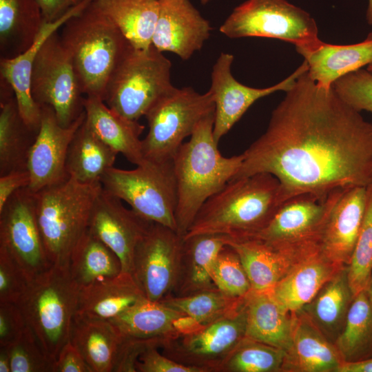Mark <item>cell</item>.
<instances>
[{
  "label": "cell",
  "instance_id": "cell-1",
  "mask_svg": "<svg viewBox=\"0 0 372 372\" xmlns=\"http://www.w3.org/2000/svg\"><path fill=\"white\" fill-rule=\"evenodd\" d=\"M307 71L285 92L266 131L242 153L233 178L271 174L287 198L326 196L372 183V123L333 87L318 86Z\"/></svg>",
  "mask_w": 372,
  "mask_h": 372
},
{
  "label": "cell",
  "instance_id": "cell-2",
  "mask_svg": "<svg viewBox=\"0 0 372 372\" xmlns=\"http://www.w3.org/2000/svg\"><path fill=\"white\" fill-rule=\"evenodd\" d=\"M287 199L281 183L271 174L232 178L205 201L183 238L199 234L251 237L268 225Z\"/></svg>",
  "mask_w": 372,
  "mask_h": 372
},
{
  "label": "cell",
  "instance_id": "cell-3",
  "mask_svg": "<svg viewBox=\"0 0 372 372\" xmlns=\"http://www.w3.org/2000/svg\"><path fill=\"white\" fill-rule=\"evenodd\" d=\"M214 112L198 124L172 159L176 232L183 237L203 205L237 174L243 160L242 154L225 157L220 152L213 134Z\"/></svg>",
  "mask_w": 372,
  "mask_h": 372
},
{
  "label": "cell",
  "instance_id": "cell-4",
  "mask_svg": "<svg viewBox=\"0 0 372 372\" xmlns=\"http://www.w3.org/2000/svg\"><path fill=\"white\" fill-rule=\"evenodd\" d=\"M61 28L62 44L84 95L103 100L111 75L132 46L95 0Z\"/></svg>",
  "mask_w": 372,
  "mask_h": 372
},
{
  "label": "cell",
  "instance_id": "cell-5",
  "mask_svg": "<svg viewBox=\"0 0 372 372\" xmlns=\"http://www.w3.org/2000/svg\"><path fill=\"white\" fill-rule=\"evenodd\" d=\"M102 188L101 182L82 183L69 177L34 193L37 221L52 265H68L74 249L88 230Z\"/></svg>",
  "mask_w": 372,
  "mask_h": 372
},
{
  "label": "cell",
  "instance_id": "cell-6",
  "mask_svg": "<svg viewBox=\"0 0 372 372\" xmlns=\"http://www.w3.org/2000/svg\"><path fill=\"white\" fill-rule=\"evenodd\" d=\"M79 291L68 265H52L30 282L17 303L26 325L54 362L70 340Z\"/></svg>",
  "mask_w": 372,
  "mask_h": 372
},
{
  "label": "cell",
  "instance_id": "cell-7",
  "mask_svg": "<svg viewBox=\"0 0 372 372\" xmlns=\"http://www.w3.org/2000/svg\"><path fill=\"white\" fill-rule=\"evenodd\" d=\"M171 68V61L154 46L147 49L132 47L111 75L104 102L121 116L138 121L174 88Z\"/></svg>",
  "mask_w": 372,
  "mask_h": 372
},
{
  "label": "cell",
  "instance_id": "cell-8",
  "mask_svg": "<svg viewBox=\"0 0 372 372\" xmlns=\"http://www.w3.org/2000/svg\"><path fill=\"white\" fill-rule=\"evenodd\" d=\"M214 112L210 90L200 94L191 87H174L145 115L149 127L147 134L141 140L145 159L157 163L172 161L184 139Z\"/></svg>",
  "mask_w": 372,
  "mask_h": 372
},
{
  "label": "cell",
  "instance_id": "cell-9",
  "mask_svg": "<svg viewBox=\"0 0 372 372\" xmlns=\"http://www.w3.org/2000/svg\"><path fill=\"white\" fill-rule=\"evenodd\" d=\"M220 32L229 38L280 39L293 44L301 55L322 42L314 19L286 0H247L234 9Z\"/></svg>",
  "mask_w": 372,
  "mask_h": 372
},
{
  "label": "cell",
  "instance_id": "cell-10",
  "mask_svg": "<svg viewBox=\"0 0 372 372\" xmlns=\"http://www.w3.org/2000/svg\"><path fill=\"white\" fill-rule=\"evenodd\" d=\"M100 182L105 192L127 203L143 218L176 231L177 194L172 161H147L130 170L112 167Z\"/></svg>",
  "mask_w": 372,
  "mask_h": 372
},
{
  "label": "cell",
  "instance_id": "cell-11",
  "mask_svg": "<svg viewBox=\"0 0 372 372\" xmlns=\"http://www.w3.org/2000/svg\"><path fill=\"white\" fill-rule=\"evenodd\" d=\"M31 93L39 105L50 106L59 124L70 126L84 112L85 95L58 31L43 43L34 60Z\"/></svg>",
  "mask_w": 372,
  "mask_h": 372
},
{
  "label": "cell",
  "instance_id": "cell-12",
  "mask_svg": "<svg viewBox=\"0 0 372 372\" xmlns=\"http://www.w3.org/2000/svg\"><path fill=\"white\" fill-rule=\"evenodd\" d=\"M245 298L234 312L204 324L198 331L164 340L160 348L168 358L199 372H219L231 351L245 337Z\"/></svg>",
  "mask_w": 372,
  "mask_h": 372
},
{
  "label": "cell",
  "instance_id": "cell-13",
  "mask_svg": "<svg viewBox=\"0 0 372 372\" xmlns=\"http://www.w3.org/2000/svg\"><path fill=\"white\" fill-rule=\"evenodd\" d=\"M183 237L175 230L153 223L137 244L130 273L145 298L160 301L175 287Z\"/></svg>",
  "mask_w": 372,
  "mask_h": 372
},
{
  "label": "cell",
  "instance_id": "cell-14",
  "mask_svg": "<svg viewBox=\"0 0 372 372\" xmlns=\"http://www.w3.org/2000/svg\"><path fill=\"white\" fill-rule=\"evenodd\" d=\"M0 247L30 280L52 265L37 221L34 193L28 187L14 193L0 210Z\"/></svg>",
  "mask_w": 372,
  "mask_h": 372
},
{
  "label": "cell",
  "instance_id": "cell-15",
  "mask_svg": "<svg viewBox=\"0 0 372 372\" xmlns=\"http://www.w3.org/2000/svg\"><path fill=\"white\" fill-rule=\"evenodd\" d=\"M233 61L231 54L222 52L211 72L209 90L215 104L213 134L217 143L257 100L278 91L287 92L297 78L308 70V64L304 60L290 76L278 83L268 87L254 88L242 84L233 76L231 70Z\"/></svg>",
  "mask_w": 372,
  "mask_h": 372
},
{
  "label": "cell",
  "instance_id": "cell-16",
  "mask_svg": "<svg viewBox=\"0 0 372 372\" xmlns=\"http://www.w3.org/2000/svg\"><path fill=\"white\" fill-rule=\"evenodd\" d=\"M343 189L326 196L305 193L288 198L268 225L251 237L274 245L319 242L329 214Z\"/></svg>",
  "mask_w": 372,
  "mask_h": 372
},
{
  "label": "cell",
  "instance_id": "cell-17",
  "mask_svg": "<svg viewBox=\"0 0 372 372\" xmlns=\"http://www.w3.org/2000/svg\"><path fill=\"white\" fill-rule=\"evenodd\" d=\"M40 107V127L30 148L27 165L30 174L28 187L33 193L69 178L66 170L69 146L85 118L84 111L70 126L63 127L59 124L50 106Z\"/></svg>",
  "mask_w": 372,
  "mask_h": 372
},
{
  "label": "cell",
  "instance_id": "cell-18",
  "mask_svg": "<svg viewBox=\"0 0 372 372\" xmlns=\"http://www.w3.org/2000/svg\"><path fill=\"white\" fill-rule=\"evenodd\" d=\"M153 223L102 188L92 209L88 231L117 256L121 271L130 273L135 248Z\"/></svg>",
  "mask_w": 372,
  "mask_h": 372
},
{
  "label": "cell",
  "instance_id": "cell-19",
  "mask_svg": "<svg viewBox=\"0 0 372 372\" xmlns=\"http://www.w3.org/2000/svg\"><path fill=\"white\" fill-rule=\"evenodd\" d=\"M316 242L274 245L255 238H231L226 245L238 255L251 289L268 291Z\"/></svg>",
  "mask_w": 372,
  "mask_h": 372
},
{
  "label": "cell",
  "instance_id": "cell-20",
  "mask_svg": "<svg viewBox=\"0 0 372 372\" xmlns=\"http://www.w3.org/2000/svg\"><path fill=\"white\" fill-rule=\"evenodd\" d=\"M159 10L152 45L183 60L200 50L211 28L189 0H158Z\"/></svg>",
  "mask_w": 372,
  "mask_h": 372
},
{
  "label": "cell",
  "instance_id": "cell-21",
  "mask_svg": "<svg viewBox=\"0 0 372 372\" xmlns=\"http://www.w3.org/2000/svg\"><path fill=\"white\" fill-rule=\"evenodd\" d=\"M367 187L344 189L322 229L319 245L331 261L348 266L364 221Z\"/></svg>",
  "mask_w": 372,
  "mask_h": 372
},
{
  "label": "cell",
  "instance_id": "cell-22",
  "mask_svg": "<svg viewBox=\"0 0 372 372\" xmlns=\"http://www.w3.org/2000/svg\"><path fill=\"white\" fill-rule=\"evenodd\" d=\"M343 267L329 260L316 243L268 292L284 309L296 313Z\"/></svg>",
  "mask_w": 372,
  "mask_h": 372
},
{
  "label": "cell",
  "instance_id": "cell-23",
  "mask_svg": "<svg viewBox=\"0 0 372 372\" xmlns=\"http://www.w3.org/2000/svg\"><path fill=\"white\" fill-rule=\"evenodd\" d=\"M92 0L74 8L52 22H44L33 43L25 52L11 59L0 58V79L8 83L14 90L19 113L27 125L39 132L41 108L31 93V76L34 60L45 41L58 31L72 16L79 13Z\"/></svg>",
  "mask_w": 372,
  "mask_h": 372
},
{
  "label": "cell",
  "instance_id": "cell-24",
  "mask_svg": "<svg viewBox=\"0 0 372 372\" xmlns=\"http://www.w3.org/2000/svg\"><path fill=\"white\" fill-rule=\"evenodd\" d=\"M343 362L335 345L302 310L295 313L291 345L282 371L337 372Z\"/></svg>",
  "mask_w": 372,
  "mask_h": 372
},
{
  "label": "cell",
  "instance_id": "cell-25",
  "mask_svg": "<svg viewBox=\"0 0 372 372\" xmlns=\"http://www.w3.org/2000/svg\"><path fill=\"white\" fill-rule=\"evenodd\" d=\"M84 111L85 122L104 143L136 166L147 161L140 139L145 127L138 121L121 116L97 96H85Z\"/></svg>",
  "mask_w": 372,
  "mask_h": 372
},
{
  "label": "cell",
  "instance_id": "cell-26",
  "mask_svg": "<svg viewBox=\"0 0 372 372\" xmlns=\"http://www.w3.org/2000/svg\"><path fill=\"white\" fill-rule=\"evenodd\" d=\"M245 336L282 349L291 345L295 313L284 309L268 291L251 290L245 296Z\"/></svg>",
  "mask_w": 372,
  "mask_h": 372
},
{
  "label": "cell",
  "instance_id": "cell-27",
  "mask_svg": "<svg viewBox=\"0 0 372 372\" xmlns=\"http://www.w3.org/2000/svg\"><path fill=\"white\" fill-rule=\"evenodd\" d=\"M37 133L22 118L11 85L0 79V176L28 169L29 152Z\"/></svg>",
  "mask_w": 372,
  "mask_h": 372
},
{
  "label": "cell",
  "instance_id": "cell-28",
  "mask_svg": "<svg viewBox=\"0 0 372 372\" xmlns=\"http://www.w3.org/2000/svg\"><path fill=\"white\" fill-rule=\"evenodd\" d=\"M145 298L132 274L121 271L80 289L76 312L110 321Z\"/></svg>",
  "mask_w": 372,
  "mask_h": 372
},
{
  "label": "cell",
  "instance_id": "cell-29",
  "mask_svg": "<svg viewBox=\"0 0 372 372\" xmlns=\"http://www.w3.org/2000/svg\"><path fill=\"white\" fill-rule=\"evenodd\" d=\"M227 238L220 234H199L183 238L173 296H185L216 287L211 278V268L219 252L226 245Z\"/></svg>",
  "mask_w": 372,
  "mask_h": 372
},
{
  "label": "cell",
  "instance_id": "cell-30",
  "mask_svg": "<svg viewBox=\"0 0 372 372\" xmlns=\"http://www.w3.org/2000/svg\"><path fill=\"white\" fill-rule=\"evenodd\" d=\"M302 56L308 64L309 77L318 86L329 89L339 78L372 63V39L351 45L322 41Z\"/></svg>",
  "mask_w": 372,
  "mask_h": 372
},
{
  "label": "cell",
  "instance_id": "cell-31",
  "mask_svg": "<svg viewBox=\"0 0 372 372\" xmlns=\"http://www.w3.org/2000/svg\"><path fill=\"white\" fill-rule=\"evenodd\" d=\"M44 22L38 0H0V58L25 52Z\"/></svg>",
  "mask_w": 372,
  "mask_h": 372
},
{
  "label": "cell",
  "instance_id": "cell-32",
  "mask_svg": "<svg viewBox=\"0 0 372 372\" xmlns=\"http://www.w3.org/2000/svg\"><path fill=\"white\" fill-rule=\"evenodd\" d=\"M70 340L92 372H112L121 336L110 321L86 317L76 312Z\"/></svg>",
  "mask_w": 372,
  "mask_h": 372
},
{
  "label": "cell",
  "instance_id": "cell-33",
  "mask_svg": "<svg viewBox=\"0 0 372 372\" xmlns=\"http://www.w3.org/2000/svg\"><path fill=\"white\" fill-rule=\"evenodd\" d=\"M183 315L161 301L145 298L110 322L122 338L161 339L163 342L178 336L174 322Z\"/></svg>",
  "mask_w": 372,
  "mask_h": 372
},
{
  "label": "cell",
  "instance_id": "cell-34",
  "mask_svg": "<svg viewBox=\"0 0 372 372\" xmlns=\"http://www.w3.org/2000/svg\"><path fill=\"white\" fill-rule=\"evenodd\" d=\"M117 154L91 130L85 118L69 146L68 174L82 183H99L103 174L114 167Z\"/></svg>",
  "mask_w": 372,
  "mask_h": 372
},
{
  "label": "cell",
  "instance_id": "cell-35",
  "mask_svg": "<svg viewBox=\"0 0 372 372\" xmlns=\"http://www.w3.org/2000/svg\"><path fill=\"white\" fill-rule=\"evenodd\" d=\"M95 1L134 48L147 49L152 45L158 15V0Z\"/></svg>",
  "mask_w": 372,
  "mask_h": 372
},
{
  "label": "cell",
  "instance_id": "cell-36",
  "mask_svg": "<svg viewBox=\"0 0 372 372\" xmlns=\"http://www.w3.org/2000/svg\"><path fill=\"white\" fill-rule=\"evenodd\" d=\"M347 267L340 269L302 309L328 338H336L342 331L354 297L349 283Z\"/></svg>",
  "mask_w": 372,
  "mask_h": 372
},
{
  "label": "cell",
  "instance_id": "cell-37",
  "mask_svg": "<svg viewBox=\"0 0 372 372\" xmlns=\"http://www.w3.org/2000/svg\"><path fill=\"white\" fill-rule=\"evenodd\" d=\"M68 267L80 289L122 271L117 256L88 230L74 249Z\"/></svg>",
  "mask_w": 372,
  "mask_h": 372
},
{
  "label": "cell",
  "instance_id": "cell-38",
  "mask_svg": "<svg viewBox=\"0 0 372 372\" xmlns=\"http://www.w3.org/2000/svg\"><path fill=\"white\" fill-rule=\"evenodd\" d=\"M335 342L343 361L364 359L372 351V305L367 291L353 297Z\"/></svg>",
  "mask_w": 372,
  "mask_h": 372
},
{
  "label": "cell",
  "instance_id": "cell-39",
  "mask_svg": "<svg viewBox=\"0 0 372 372\" xmlns=\"http://www.w3.org/2000/svg\"><path fill=\"white\" fill-rule=\"evenodd\" d=\"M244 298L229 297L215 287L180 297L169 293L160 301L206 324L239 309Z\"/></svg>",
  "mask_w": 372,
  "mask_h": 372
},
{
  "label": "cell",
  "instance_id": "cell-40",
  "mask_svg": "<svg viewBox=\"0 0 372 372\" xmlns=\"http://www.w3.org/2000/svg\"><path fill=\"white\" fill-rule=\"evenodd\" d=\"M286 351L245 336L231 351L219 372L282 371Z\"/></svg>",
  "mask_w": 372,
  "mask_h": 372
},
{
  "label": "cell",
  "instance_id": "cell-41",
  "mask_svg": "<svg viewBox=\"0 0 372 372\" xmlns=\"http://www.w3.org/2000/svg\"><path fill=\"white\" fill-rule=\"evenodd\" d=\"M372 272V183L367 187V202L364 221L355 243L347 276L353 296L366 291Z\"/></svg>",
  "mask_w": 372,
  "mask_h": 372
},
{
  "label": "cell",
  "instance_id": "cell-42",
  "mask_svg": "<svg viewBox=\"0 0 372 372\" xmlns=\"http://www.w3.org/2000/svg\"><path fill=\"white\" fill-rule=\"evenodd\" d=\"M211 274L215 286L229 297L244 298L251 290L238 255L227 245L215 259Z\"/></svg>",
  "mask_w": 372,
  "mask_h": 372
},
{
  "label": "cell",
  "instance_id": "cell-43",
  "mask_svg": "<svg viewBox=\"0 0 372 372\" xmlns=\"http://www.w3.org/2000/svg\"><path fill=\"white\" fill-rule=\"evenodd\" d=\"M6 346L10 356L11 372H53L54 362L28 326Z\"/></svg>",
  "mask_w": 372,
  "mask_h": 372
},
{
  "label": "cell",
  "instance_id": "cell-44",
  "mask_svg": "<svg viewBox=\"0 0 372 372\" xmlns=\"http://www.w3.org/2000/svg\"><path fill=\"white\" fill-rule=\"evenodd\" d=\"M332 87L348 105L362 112H372V73L364 69L347 74L337 79Z\"/></svg>",
  "mask_w": 372,
  "mask_h": 372
},
{
  "label": "cell",
  "instance_id": "cell-45",
  "mask_svg": "<svg viewBox=\"0 0 372 372\" xmlns=\"http://www.w3.org/2000/svg\"><path fill=\"white\" fill-rule=\"evenodd\" d=\"M30 281L7 251L0 247V302L17 304Z\"/></svg>",
  "mask_w": 372,
  "mask_h": 372
},
{
  "label": "cell",
  "instance_id": "cell-46",
  "mask_svg": "<svg viewBox=\"0 0 372 372\" xmlns=\"http://www.w3.org/2000/svg\"><path fill=\"white\" fill-rule=\"evenodd\" d=\"M161 339H135L122 338L113 363V372H136V364L141 353L149 346L159 348Z\"/></svg>",
  "mask_w": 372,
  "mask_h": 372
},
{
  "label": "cell",
  "instance_id": "cell-47",
  "mask_svg": "<svg viewBox=\"0 0 372 372\" xmlns=\"http://www.w3.org/2000/svg\"><path fill=\"white\" fill-rule=\"evenodd\" d=\"M158 348L151 345L141 353L136 364V372H199L159 353Z\"/></svg>",
  "mask_w": 372,
  "mask_h": 372
},
{
  "label": "cell",
  "instance_id": "cell-48",
  "mask_svg": "<svg viewBox=\"0 0 372 372\" xmlns=\"http://www.w3.org/2000/svg\"><path fill=\"white\" fill-rule=\"evenodd\" d=\"M26 326L24 317L16 303L0 302V346L10 344Z\"/></svg>",
  "mask_w": 372,
  "mask_h": 372
},
{
  "label": "cell",
  "instance_id": "cell-49",
  "mask_svg": "<svg viewBox=\"0 0 372 372\" xmlns=\"http://www.w3.org/2000/svg\"><path fill=\"white\" fill-rule=\"evenodd\" d=\"M53 372H92L85 359L69 340L54 363Z\"/></svg>",
  "mask_w": 372,
  "mask_h": 372
},
{
  "label": "cell",
  "instance_id": "cell-50",
  "mask_svg": "<svg viewBox=\"0 0 372 372\" xmlns=\"http://www.w3.org/2000/svg\"><path fill=\"white\" fill-rule=\"evenodd\" d=\"M30 183V174L28 169L16 170L0 176V210L3 209L11 196Z\"/></svg>",
  "mask_w": 372,
  "mask_h": 372
},
{
  "label": "cell",
  "instance_id": "cell-51",
  "mask_svg": "<svg viewBox=\"0 0 372 372\" xmlns=\"http://www.w3.org/2000/svg\"><path fill=\"white\" fill-rule=\"evenodd\" d=\"M87 0H38L45 22H52Z\"/></svg>",
  "mask_w": 372,
  "mask_h": 372
},
{
  "label": "cell",
  "instance_id": "cell-52",
  "mask_svg": "<svg viewBox=\"0 0 372 372\" xmlns=\"http://www.w3.org/2000/svg\"><path fill=\"white\" fill-rule=\"evenodd\" d=\"M204 324L187 315L178 317L174 322V328L178 335H185L193 333L203 327Z\"/></svg>",
  "mask_w": 372,
  "mask_h": 372
},
{
  "label": "cell",
  "instance_id": "cell-53",
  "mask_svg": "<svg viewBox=\"0 0 372 372\" xmlns=\"http://www.w3.org/2000/svg\"><path fill=\"white\" fill-rule=\"evenodd\" d=\"M337 372H372V356L355 361H343Z\"/></svg>",
  "mask_w": 372,
  "mask_h": 372
},
{
  "label": "cell",
  "instance_id": "cell-54",
  "mask_svg": "<svg viewBox=\"0 0 372 372\" xmlns=\"http://www.w3.org/2000/svg\"><path fill=\"white\" fill-rule=\"evenodd\" d=\"M0 372H11L10 356L8 346H0Z\"/></svg>",
  "mask_w": 372,
  "mask_h": 372
},
{
  "label": "cell",
  "instance_id": "cell-55",
  "mask_svg": "<svg viewBox=\"0 0 372 372\" xmlns=\"http://www.w3.org/2000/svg\"><path fill=\"white\" fill-rule=\"evenodd\" d=\"M366 19L369 25H372V0H368Z\"/></svg>",
  "mask_w": 372,
  "mask_h": 372
},
{
  "label": "cell",
  "instance_id": "cell-56",
  "mask_svg": "<svg viewBox=\"0 0 372 372\" xmlns=\"http://www.w3.org/2000/svg\"><path fill=\"white\" fill-rule=\"evenodd\" d=\"M366 291H367V293H368V296H369V300H370L371 304L372 305V272H371V278H370L369 287H368V289H367Z\"/></svg>",
  "mask_w": 372,
  "mask_h": 372
},
{
  "label": "cell",
  "instance_id": "cell-57",
  "mask_svg": "<svg viewBox=\"0 0 372 372\" xmlns=\"http://www.w3.org/2000/svg\"><path fill=\"white\" fill-rule=\"evenodd\" d=\"M366 39H369V40L372 39V31L370 33H369V34L367 35Z\"/></svg>",
  "mask_w": 372,
  "mask_h": 372
},
{
  "label": "cell",
  "instance_id": "cell-58",
  "mask_svg": "<svg viewBox=\"0 0 372 372\" xmlns=\"http://www.w3.org/2000/svg\"><path fill=\"white\" fill-rule=\"evenodd\" d=\"M367 70L372 72V63L367 65Z\"/></svg>",
  "mask_w": 372,
  "mask_h": 372
},
{
  "label": "cell",
  "instance_id": "cell-59",
  "mask_svg": "<svg viewBox=\"0 0 372 372\" xmlns=\"http://www.w3.org/2000/svg\"><path fill=\"white\" fill-rule=\"evenodd\" d=\"M211 0H200L201 3L206 4Z\"/></svg>",
  "mask_w": 372,
  "mask_h": 372
}]
</instances>
